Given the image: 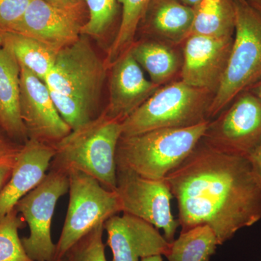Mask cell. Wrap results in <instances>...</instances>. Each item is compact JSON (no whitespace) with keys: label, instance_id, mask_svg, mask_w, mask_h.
Returning a JSON list of instances; mask_svg holds the SVG:
<instances>
[{"label":"cell","instance_id":"d4e9b609","mask_svg":"<svg viewBox=\"0 0 261 261\" xmlns=\"http://www.w3.org/2000/svg\"><path fill=\"white\" fill-rule=\"evenodd\" d=\"M88 10V18L81 34L87 37L102 36L112 27L119 10L118 0H82Z\"/></svg>","mask_w":261,"mask_h":261},{"label":"cell","instance_id":"d6a6232c","mask_svg":"<svg viewBox=\"0 0 261 261\" xmlns=\"http://www.w3.org/2000/svg\"><path fill=\"white\" fill-rule=\"evenodd\" d=\"M247 2L261 14V0H247Z\"/></svg>","mask_w":261,"mask_h":261},{"label":"cell","instance_id":"4fadbf2b","mask_svg":"<svg viewBox=\"0 0 261 261\" xmlns=\"http://www.w3.org/2000/svg\"><path fill=\"white\" fill-rule=\"evenodd\" d=\"M113 261H140L152 255H166L170 243L157 228L132 215L117 214L103 224Z\"/></svg>","mask_w":261,"mask_h":261},{"label":"cell","instance_id":"44dd1931","mask_svg":"<svg viewBox=\"0 0 261 261\" xmlns=\"http://www.w3.org/2000/svg\"><path fill=\"white\" fill-rule=\"evenodd\" d=\"M194 9L190 35L233 37L236 27L235 0H201Z\"/></svg>","mask_w":261,"mask_h":261},{"label":"cell","instance_id":"7a4b0ae2","mask_svg":"<svg viewBox=\"0 0 261 261\" xmlns=\"http://www.w3.org/2000/svg\"><path fill=\"white\" fill-rule=\"evenodd\" d=\"M107 70L87 36L81 35L58 51L44 82L58 113L71 130L98 116Z\"/></svg>","mask_w":261,"mask_h":261},{"label":"cell","instance_id":"2e32d148","mask_svg":"<svg viewBox=\"0 0 261 261\" xmlns=\"http://www.w3.org/2000/svg\"><path fill=\"white\" fill-rule=\"evenodd\" d=\"M111 68L109 102L103 111L123 122L161 87L146 78L129 49Z\"/></svg>","mask_w":261,"mask_h":261},{"label":"cell","instance_id":"8d00e7d4","mask_svg":"<svg viewBox=\"0 0 261 261\" xmlns=\"http://www.w3.org/2000/svg\"><path fill=\"white\" fill-rule=\"evenodd\" d=\"M54 261H66V260H65V257H63V258L58 259V260H54Z\"/></svg>","mask_w":261,"mask_h":261},{"label":"cell","instance_id":"e575fe53","mask_svg":"<svg viewBox=\"0 0 261 261\" xmlns=\"http://www.w3.org/2000/svg\"><path fill=\"white\" fill-rule=\"evenodd\" d=\"M140 261H163L162 255H157L144 257L141 259Z\"/></svg>","mask_w":261,"mask_h":261},{"label":"cell","instance_id":"277c9868","mask_svg":"<svg viewBox=\"0 0 261 261\" xmlns=\"http://www.w3.org/2000/svg\"><path fill=\"white\" fill-rule=\"evenodd\" d=\"M208 123L121 137L116 149L117 169L127 170L148 179H164L191 154Z\"/></svg>","mask_w":261,"mask_h":261},{"label":"cell","instance_id":"d590c367","mask_svg":"<svg viewBox=\"0 0 261 261\" xmlns=\"http://www.w3.org/2000/svg\"><path fill=\"white\" fill-rule=\"evenodd\" d=\"M3 32H0V48L3 47Z\"/></svg>","mask_w":261,"mask_h":261},{"label":"cell","instance_id":"7c38bea8","mask_svg":"<svg viewBox=\"0 0 261 261\" xmlns=\"http://www.w3.org/2000/svg\"><path fill=\"white\" fill-rule=\"evenodd\" d=\"M233 37L190 35L182 45V82L216 94L227 66Z\"/></svg>","mask_w":261,"mask_h":261},{"label":"cell","instance_id":"30bf717a","mask_svg":"<svg viewBox=\"0 0 261 261\" xmlns=\"http://www.w3.org/2000/svg\"><path fill=\"white\" fill-rule=\"evenodd\" d=\"M121 213L132 215L161 228L169 243L179 226L171 213L172 194L164 179L142 177L127 170L117 169V188Z\"/></svg>","mask_w":261,"mask_h":261},{"label":"cell","instance_id":"5b68a950","mask_svg":"<svg viewBox=\"0 0 261 261\" xmlns=\"http://www.w3.org/2000/svg\"><path fill=\"white\" fill-rule=\"evenodd\" d=\"M214 93L181 80L160 87L140 107L122 122L121 137L160 128H183L209 120Z\"/></svg>","mask_w":261,"mask_h":261},{"label":"cell","instance_id":"8fae6325","mask_svg":"<svg viewBox=\"0 0 261 261\" xmlns=\"http://www.w3.org/2000/svg\"><path fill=\"white\" fill-rule=\"evenodd\" d=\"M20 116L29 138L55 145L71 132L55 106L45 82L20 67Z\"/></svg>","mask_w":261,"mask_h":261},{"label":"cell","instance_id":"f546056e","mask_svg":"<svg viewBox=\"0 0 261 261\" xmlns=\"http://www.w3.org/2000/svg\"><path fill=\"white\" fill-rule=\"evenodd\" d=\"M247 159L251 165L252 172L261 187V143Z\"/></svg>","mask_w":261,"mask_h":261},{"label":"cell","instance_id":"ba28073f","mask_svg":"<svg viewBox=\"0 0 261 261\" xmlns=\"http://www.w3.org/2000/svg\"><path fill=\"white\" fill-rule=\"evenodd\" d=\"M68 190V173L49 169L39 185L15 207L28 224L29 235L21 240L25 252L34 261L56 260V244L51 238V223L58 200Z\"/></svg>","mask_w":261,"mask_h":261},{"label":"cell","instance_id":"5bb4252c","mask_svg":"<svg viewBox=\"0 0 261 261\" xmlns=\"http://www.w3.org/2000/svg\"><path fill=\"white\" fill-rule=\"evenodd\" d=\"M84 11L62 9L44 0H31L15 32L37 39L58 49L80 37Z\"/></svg>","mask_w":261,"mask_h":261},{"label":"cell","instance_id":"ac0fdd59","mask_svg":"<svg viewBox=\"0 0 261 261\" xmlns=\"http://www.w3.org/2000/svg\"><path fill=\"white\" fill-rule=\"evenodd\" d=\"M20 66L13 53L0 48V125L15 142L23 145L28 132L20 111Z\"/></svg>","mask_w":261,"mask_h":261},{"label":"cell","instance_id":"6da1fadb","mask_svg":"<svg viewBox=\"0 0 261 261\" xmlns=\"http://www.w3.org/2000/svg\"><path fill=\"white\" fill-rule=\"evenodd\" d=\"M164 180L177 201L181 231L207 225L222 245L261 220V187L247 158L200 141Z\"/></svg>","mask_w":261,"mask_h":261},{"label":"cell","instance_id":"4dcf8cb0","mask_svg":"<svg viewBox=\"0 0 261 261\" xmlns=\"http://www.w3.org/2000/svg\"><path fill=\"white\" fill-rule=\"evenodd\" d=\"M14 164L0 163V191L6 182L9 179Z\"/></svg>","mask_w":261,"mask_h":261},{"label":"cell","instance_id":"8992f818","mask_svg":"<svg viewBox=\"0 0 261 261\" xmlns=\"http://www.w3.org/2000/svg\"><path fill=\"white\" fill-rule=\"evenodd\" d=\"M236 27L227 66L215 94L209 120L261 80V14L247 0H235Z\"/></svg>","mask_w":261,"mask_h":261},{"label":"cell","instance_id":"ffe728a7","mask_svg":"<svg viewBox=\"0 0 261 261\" xmlns=\"http://www.w3.org/2000/svg\"><path fill=\"white\" fill-rule=\"evenodd\" d=\"M3 47L9 49L20 67L45 81L59 49L34 38L16 32H3Z\"/></svg>","mask_w":261,"mask_h":261},{"label":"cell","instance_id":"d6986e66","mask_svg":"<svg viewBox=\"0 0 261 261\" xmlns=\"http://www.w3.org/2000/svg\"><path fill=\"white\" fill-rule=\"evenodd\" d=\"M130 53L150 81L159 87L166 85L181 71L182 58L173 45L157 40L134 43Z\"/></svg>","mask_w":261,"mask_h":261},{"label":"cell","instance_id":"836d02e7","mask_svg":"<svg viewBox=\"0 0 261 261\" xmlns=\"http://www.w3.org/2000/svg\"><path fill=\"white\" fill-rule=\"evenodd\" d=\"M183 4L187 5V6L190 7V8H194L198 4L201 0H180Z\"/></svg>","mask_w":261,"mask_h":261},{"label":"cell","instance_id":"9a60e30c","mask_svg":"<svg viewBox=\"0 0 261 261\" xmlns=\"http://www.w3.org/2000/svg\"><path fill=\"white\" fill-rule=\"evenodd\" d=\"M55 154L54 146L34 139L23 144L9 179L0 191V222L45 177Z\"/></svg>","mask_w":261,"mask_h":261},{"label":"cell","instance_id":"1f68e13d","mask_svg":"<svg viewBox=\"0 0 261 261\" xmlns=\"http://www.w3.org/2000/svg\"><path fill=\"white\" fill-rule=\"evenodd\" d=\"M248 90H250L255 96H257L261 100V80L258 81L256 84H254L251 88L249 89Z\"/></svg>","mask_w":261,"mask_h":261},{"label":"cell","instance_id":"7402d4cb","mask_svg":"<svg viewBox=\"0 0 261 261\" xmlns=\"http://www.w3.org/2000/svg\"><path fill=\"white\" fill-rule=\"evenodd\" d=\"M219 245L212 228L202 225L181 231L170 243L165 256L168 261H209Z\"/></svg>","mask_w":261,"mask_h":261},{"label":"cell","instance_id":"f1b7e54d","mask_svg":"<svg viewBox=\"0 0 261 261\" xmlns=\"http://www.w3.org/2000/svg\"><path fill=\"white\" fill-rule=\"evenodd\" d=\"M47 3L62 9L70 10H84V3L82 0H44Z\"/></svg>","mask_w":261,"mask_h":261},{"label":"cell","instance_id":"e0dca14e","mask_svg":"<svg viewBox=\"0 0 261 261\" xmlns=\"http://www.w3.org/2000/svg\"><path fill=\"white\" fill-rule=\"evenodd\" d=\"M193 19V8L180 0H151L140 27L157 40L176 46L190 37Z\"/></svg>","mask_w":261,"mask_h":261},{"label":"cell","instance_id":"83f0119b","mask_svg":"<svg viewBox=\"0 0 261 261\" xmlns=\"http://www.w3.org/2000/svg\"><path fill=\"white\" fill-rule=\"evenodd\" d=\"M23 145L10 137L0 125V163L15 164Z\"/></svg>","mask_w":261,"mask_h":261},{"label":"cell","instance_id":"4316f807","mask_svg":"<svg viewBox=\"0 0 261 261\" xmlns=\"http://www.w3.org/2000/svg\"><path fill=\"white\" fill-rule=\"evenodd\" d=\"M30 1L0 0V32H15Z\"/></svg>","mask_w":261,"mask_h":261},{"label":"cell","instance_id":"52a82bcc","mask_svg":"<svg viewBox=\"0 0 261 261\" xmlns=\"http://www.w3.org/2000/svg\"><path fill=\"white\" fill-rule=\"evenodd\" d=\"M69 201L61 236L56 244V260L98 225L121 213L116 191L107 190L95 178L80 172L68 173Z\"/></svg>","mask_w":261,"mask_h":261},{"label":"cell","instance_id":"9c48e42d","mask_svg":"<svg viewBox=\"0 0 261 261\" xmlns=\"http://www.w3.org/2000/svg\"><path fill=\"white\" fill-rule=\"evenodd\" d=\"M211 148L248 158L261 143V100L246 90L209 121L202 140Z\"/></svg>","mask_w":261,"mask_h":261},{"label":"cell","instance_id":"3957f363","mask_svg":"<svg viewBox=\"0 0 261 261\" xmlns=\"http://www.w3.org/2000/svg\"><path fill=\"white\" fill-rule=\"evenodd\" d=\"M122 132V122L102 111L53 145L56 154L49 169L67 173L80 171L97 179L107 190L116 191V149Z\"/></svg>","mask_w":261,"mask_h":261},{"label":"cell","instance_id":"cb8c5ba5","mask_svg":"<svg viewBox=\"0 0 261 261\" xmlns=\"http://www.w3.org/2000/svg\"><path fill=\"white\" fill-rule=\"evenodd\" d=\"M24 226L16 210L0 222V261H34L25 252L18 231Z\"/></svg>","mask_w":261,"mask_h":261},{"label":"cell","instance_id":"484cf974","mask_svg":"<svg viewBox=\"0 0 261 261\" xmlns=\"http://www.w3.org/2000/svg\"><path fill=\"white\" fill-rule=\"evenodd\" d=\"M104 224L98 225L74 244L65 255L66 261H108L103 243Z\"/></svg>","mask_w":261,"mask_h":261},{"label":"cell","instance_id":"603a6c76","mask_svg":"<svg viewBox=\"0 0 261 261\" xmlns=\"http://www.w3.org/2000/svg\"><path fill=\"white\" fill-rule=\"evenodd\" d=\"M150 2L151 0H118L121 6V21L104 61L107 69L111 68L135 43L136 34Z\"/></svg>","mask_w":261,"mask_h":261}]
</instances>
